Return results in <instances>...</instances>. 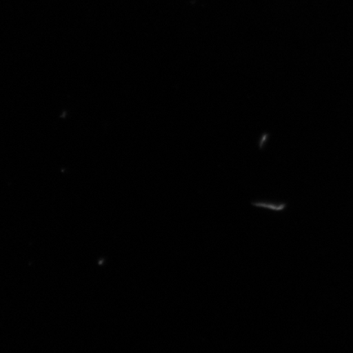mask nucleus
Here are the masks:
<instances>
[{
  "mask_svg": "<svg viewBox=\"0 0 353 353\" xmlns=\"http://www.w3.org/2000/svg\"><path fill=\"white\" fill-rule=\"evenodd\" d=\"M253 205L257 207H263L264 209H268L273 211H281L285 208V204H273L268 202H256Z\"/></svg>",
  "mask_w": 353,
  "mask_h": 353,
  "instance_id": "f257e3e1",
  "label": "nucleus"
}]
</instances>
